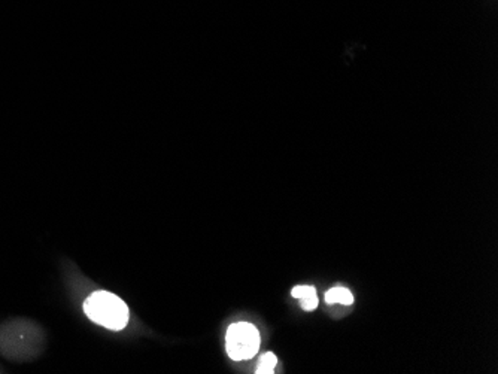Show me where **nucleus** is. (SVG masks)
<instances>
[{"mask_svg": "<svg viewBox=\"0 0 498 374\" xmlns=\"http://www.w3.org/2000/svg\"><path fill=\"white\" fill-rule=\"evenodd\" d=\"M227 354L234 361L252 358L259 348L258 329L248 322L232 324L225 336Z\"/></svg>", "mask_w": 498, "mask_h": 374, "instance_id": "obj_2", "label": "nucleus"}, {"mask_svg": "<svg viewBox=\"0 0 498 374\" xmlns=\"http://www.w3.org/2000/svg\"><path fill=\"white\" fill-rule=\"evenodd\" d=\"M84 312L93 322L107 329L120 331L128 322V307L120 297L107 291L93 293L84 302Z\"/></svg>", "mask_w": 498, "mask_h": 374, "instance_id": "obj_1", "label": "nucleus"}, {"mask_svg": "<svg viewBox=\"0 0 498 374\" xmlns=\"http://www.w3.org/2000/svg\"><path fill=\"white\" fill-rule=\"evenodd\" d=\"M276 364H278L276 355L272 354V352H267V354H264V355L262 357V359H259V364H258V367H257V373H258V374L273 373Z\"/></svg>", "mask_w": 498, "mask_h": 374, "instance_id": "obj_5", "label": "nucleus"}, {"mask_svg": "<svg viewBox=\"0 0 498 374\" xmlns=\"http://www.w3.org/2000/svg\"><path fill=\"white\" fill-rule=\"evenodd\" d=\"M326 302L329 304L339 303L343 306H349L354 303V297L348 290H346V288L335 286V288H331V290L326 294Z\"/></svg>", "mask_w": 498, "mask_h": 374, "instance_id": "obj_4", "label": "nucleus"}, {"mask_svg": "<svg viewBox=\"0 0 498 374\" xmlns=\"http://www.w3.org/2000/svg\"><path fill=\"white\" fill-rule=\"evenodd\" d=\"M291 295L294 298H299L301 302V307L305 311H313L318 306V297H317V290L313 286L309 285H300L294 286L291 291Z\"/></svg>", "mask_w": 498, "mask_h": 374, "instance_id": "obj_3", "label": "nucleus"}]
</instances>
